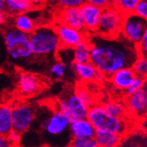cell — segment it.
<instances>
[{
    "label": "cell",
    "instance_id": "38",
    "mask_svg": "<svg viewBox=\"0 0 147 147\" xmlns=\"http://www.w3.org/2000/svg\"><path fill=\"white\" fill-rule=\"evenodd\" d=\"M144 91L147 93V77L144 78V86H143Z\"/></svg>",
    "mask_w": 147,
    "mask_h": 147
},
{
    "label": "cell",
    "instance_id": "15",
    "mask_svg": "<svg viewBox=\"0 0 147 147\" xmlns=\"http://www.w3.org/2000/svg\"><path fill=\"white\" fill-rule=\"evenodd\" d=\"M57 21L85 32V26L80 8L60 9L57 15Z\"/></svg>",
    "mask_w": 147,
    "mask_h": 147
},
{
    "label": "cell",
    "instance_id": "31",
    "mask_svg": "<svg viewBox=\"0 0 147 147\" xmlns=\"http://www.w3.org/2000/svg\"><path fill=\"white\" fill-rule=\"evenodd\" d=\"M133 13L147 21V0H139Z\"/></svg>",
    "mask_w": 147,
    "mask_h": 147
},
{
    "label": "cell",
    "instance_id": "30",
    "mask_svg": "<svg viewBox=\"0 0 147 147\" xmlns=\"http://www.w3.org/2000/svg\"><path fill=\"white\" fill-rule=\"evenodd\" d=\"M60 9L63 8H80L86 2V0H56Z\"/></svg>",
    "mask_w": 147,
    "mask_h": 147
},
{
    "label": "cell",
    "instance_id": "7",
    "mask_svg": "<svg viewBox=\"0 0 147 147\" xmlns=\"http://www.w3.org/2000/svg\"><path fill=\"white\" fill-rule=\"evenodd\" d=\"M147 26V21L134 13L126 14L123 20L121 36L133 45L138 46Z\"/></svg>",
    "mask_w": 147,
    "mask_h": 147
},
{
    "label": "cell",
    "instance_id": "13",
    "mask_svg": "<svg viewBox=\"0 0 147 147\" xmlns=\"http://www.w3.org/2000/svg\"><path fill=\"white\" fill-rule=\"evenodd\" d=\"M80 10L83 17L85 32L88 35L96 34L102 9L92 4L85 3L80 7Z\"/></svg>",
    "mask_w": 147,
    "mask_h": 147
},
{
    "label": "cell",
    "instance_id": "27",
    "mask_svg": "<svg viewBox=\"0 0 147 147\" xmlns=\"http://www.w3.org/2000/svg\"><path fill=\"white\" fill-rule=\"evenodd\" d=\"M74 92H76V94L81 99V100L88 107V108H90L92 105H93L95 103L94 99H93L92 93L84 86L81 85V86H77V88L75 89Z\"/></svg>",
    "mask_w": 147,
    "mask_h": 147
},
{
    "label": "cell",
    "instance_id": "16",
    "mask_svg": "<svg viewBox=\"0 0 147 147\" xmlns=\"http://www.w3.org/2000/svg\"><path fill=\"white\" fill-rule=\"evenodd\" d=\"M136 78V74L131 67L122 68L108 78L111 86L121 92H124Z\"/></svg>",
    "mask_w": 147,
    "mask_h": 147
},
{
    "label": "cell",
    "instance_id": "24",
    "mask_svg": "<svg viewBox=\"0 0 147 147\" xmlns=\"http://www.w3.org/2000/svg\"><path fill=\"white\" fill-rule=\"evenodd\" d=\"M132 70L134 71L136 76L146 78L147 77V57L138 54L134 63L131 65Z\"/></svg>",
    "mask_w": 147,
    "mask_h": 147
},
{
    "label": "cell",
    "instance_id": "39",
    "mask_svg": "<svg viewBox=\"0 0 147 147\" xmlns=\"http://www.w3.org/2000/svg\"><path fill=\"white\" fill-rule=\"evenodd\" d=\"M40 147H49V146H48V145H42V146H40Z\"/></svg>",
    "mask_w": 147,
    "mask_h": 147
},
{
    "label": "cell",
    "instance_id": "35",
    "mask_svg": "<svg viewBox=\"0 0 147 147\" xmlns=\"http://www.w3.org/2000/svg\"><path fill=\"white\" fill-rule=\"evenodd\" d=\"M0 147H18V146L13 144L9 140L7 136L0 135Z\"/></svg>",
    "mask_w": 147,
    "mask_h": 147
},
{
    "label": "cell",
    "instance_id": "25",
    "mask_svg": "<svg viewBox=\"0 0 147 147\" xmlns=\"http://www.w3.org/2000/svg\"><path fill=\"white\" fill-rule=\"evenodd\" d=\"M139 0H112V5L122 11L124 14H129L134 11Z\"/></svg>",
    "mask_w": 147,
    "mask_h": 147
},
{
    "label": "cell",
    "instance_id": "17",
    "mask_svg": "<svg viewBox=\"0 0 147 147\" xmlns=\"http://www.w3.org/2000/svg\"><path fill=\"white\" fill-rule=\"evenodd\" d=\"M69 130L72 138H93L96 132L95 128L87 118L71 121Z\"/></svg>",
    "mask_w": 147,
    "mask_h": 147
},
{
    "label": "cell",
    "instance_id": "22",
    "mask_svg": "<svg viewBox=\"0 0 147 147\" xmlns=\"http://www.w3.org/2000/svg\"><path fill=\"white\" fill-rule=\"evenodd\" d=\"M104 109L111 115L118 118H127L128 111L124 100H109L102 103Z\"/></svg>",
    "mask_w": 147,
    "mask_h": 147
},
{
    "label": "cell",
    "instance_id": "33",
    "mask_svg": "<svg viewBox=\"0 0 147 147\" xmlns=\"http://www.w3.org/2000/svg\"><path fill=\"white\" fill-rule=\"evenodd\" d=\"M21 133H20L19 131L15 130V129H11L10 131V133L7 135V138H9V140L16 146L19 145V144L21 141Z\"/></svg>",
    "mask_w": 147,
    "mask_h": 147
},
{
    "label": "cell",
    "instance_id": "19",
    "mask_svg": "<svg viewBox=\"0 0 147 147\" xmlns=\"http://www.w3.org/2000/svg\"><path fill=\"white\" fill-rule=\"evenodd\" d=\"M11 26H14L18 30L28 34H31L36 28L35 21L28 14V12H23L14 15Z\"/></svg>",
    "mask_w": 147,
    "mask_h": 147
},
{
    "label": "cell",
    "instance_id": "40",
    "mask_svg": "<svg viewBox=\"0 0 147 147\" xmlns=\"http://www.w3.org/2000/svg\"><path fill=\"white\" fill-rule=\"evenodd\" d=\"M139 147H146V146H139Z\"/></svg>",
    "mask_w": 147,
    "mask_h": 147
},
{
    "label": "cell",
    "instance_id": "6",
    "mask_svg": "<svg viewBox=\"0 0 147 147\" xmlns=\"http://www.w3.org/2000/svg\"><path fill=\"white\" fill-rule=\"evenodd\" d=\"M88 107L81 100L76 92H71L57 102V109L64 115L70 121L87 117Z\"/></svg>",
    "mask_w": 147,
    "mask_h": 147
},
{
    "label": "cell",
    "instance_id": "3",
    "mask_svg": "<svg viewBox=\"0 0 147 147\" xmlns=\"http://www.w3.org/2000/svg\"><path fill=\"white\" fill-rule=\"evenodd\" d=\"M30 46L35 57H47L57 54L61 48L54 26H41L29 34Z\"/></svg>",
    "mask_w": 147,
    "mask_h": 147
},
{
    "label": "cell",
    "instance_id": "23",
    "mask_svg": "<svg viewBox=\"0 0 147 147\" xmlns=\"http://www.w3.org/2000/svg\"><path fill=\"white\" fill-rule=\"evenodd\" d=\"M72 61L75 63H84L90 62L91 45L88 38L72 49Z\"/></svg>",
    "mask_w": 147,
    "mask_h": 147
},
{
    "label": "cell",
    "instance_id": "14",
    "mask_svg": "<svg viewBox=\"0 0 147 147\" xmlns=\"http://www.w3.org/2000/svg\"><path fill=\"white\" fill-rule=\"evenodd\" d=\"M72 71L82 82H100L106 78L91 62L84 63H72Z\"/></svg>",
    "mask_w": 147,
    "mask_h": 147
},
{
    "label": "cell",
    "instance_id": "10",
    "mask_svg": "<svg viewBox=\"0 0 147 147\" xmlns=\"http://www.w3.org/2000/svg\"><path fill=\"white\" fill-rule=\"evenodd\" d=\"M128 115L141 120L147 115V93L141 89L124 98Z\"/></svg>",
    "mask_w": 147,
    "mask_h": 147
},
{
    "label": "cell",
    "instance_id": "34",
    "mask_svg": "<svg viewBox=\"0 0 147 147\" xmlns=\"http://www.w3.org/2000/svg\"><path fill=\"white\" fill-rule=\"evenodd\" d=\"M86 2L96 5L101 9H105L112 5V0H86Z\"/></svg>",
    "mask_w": 147,
    "mask_h": 147
},
{
    "label": "cell",
    "instance_id": "36",
    "mask_svg": "<svg viewBox=\"0 0 147 147\" xmlns=\"http://www.w3.org/2000/svg\"><path fill=\"white\" fill-rule=\"evenodd\" d=\"M6 20H7V13L5 11H0V28H4V26H5Z\"/></svg>",
    "mask_w": 147,
    "mask_h": 147
},
{
    "label": "cell",
    "instance_id": "20",
    "mask_svg": "<svg viewBox=\"0 0 147 147\" xmlns=\"http://www.w3.org/2000/svg\"><path fill=\"white\" fill-rule=\"evenodd\" d=\"M12 129V106L0 104V135L7 136Z\"/></svg>",
    "mask_w": 147,
    "mask_h": 147
},
{
    "label": "cell",
    "instance_id": "4",
    "mask_svg": "<svg viewBox=\"0 0 147 147\" xmlns=\"http://www.w3.org/2000/svg\"><path fill=\"white\" fill-rule=\"evenodd\" d=\"M96 130H106L123 136L128 130L126 118H118L111 115L104 109L102 103L92 105L86 117Z\"/></svg>",
    "mask_w": 147,
    "mask_h": 147
},
{
    "label": "cell",
    "instance_id": "12",
    "mask_svg": "<svg viewBox=\"0 0 147 147\" xmlns=\"http://www.w3.org/2000/svg\"><path fill=\"white\" fill-rule=\"evenodd\" d=\"M42 88L40 78L29 71H20L17 77V89L22 97L35 95Z\"/></svg>",
    "mask_w": 147,
    "mask_h": 147
},
{
    "label": "cell",
    "instance_id": "18",
    "mask_svg": "<svg viewBox=\"0 0 147 147\" xmlns=\"http://www.w3.org/2000/svg\"><path fill=\"white\" fill-rule=\"evenodd\" d=\"M122 135L110 131L96 130L93 138L99 147H118L122 142Z\"/></svg>",
    "mask_w": 147,
    "mask_h": 147
},
{
    "label": "cell",
    "instance_id": "11",
    "mask_svg": "<svg viewBox=\"0 0 147 147\" xmlns=\"http://www.w3.org/2000/svg\"><path fill=\"white\" fill-rule=\"evenodd\" d=\"M70 119L58 110H55L42 124L43 130L49 137L57 138L63 135L70 129ZM70 131V130H69Z\"/></svg>",
    "mask_w": 147,
    "mask_h": 147
},
{
    "label": "cell",
    "instance_id": "1",
    "mask_svg": "<svg viewBox=\"0 0 147 147\" xmlns=\"http://www.w3.org/2000/svg\"><path fill=\"white\" fill-rule=\"evenodd\" d=\"M91 45L90 62L108 78L116 71L131 67L138 56L137 46L123 36L107 38L97 34L88 35Z\"/></svg>",
    "mask_w": 147,
    "mask_h": 147
},
{
    "label": "cell",
    "instance_id": "9",
    "mask_svg": "<svg viewBox=\"0 0 147 147\" xmlns=\"http://www.w3.org/2000/svg\"><path fill=\"white\" fill-rule=\"evenodd\" d=\"M53 26L57 31L62 48L74 49L78 44L88 38V34L86 32L78 30L61 22L57 21Z\"/></svg>",
    "mask_w": 147,
    "mask_h": 147
},
{
    "label": "cell",
    "instance_id": "26",
    "mask_svg": "<svg viewBox=\"0 0 147 147\" xmlns=\"http://www.w3.org/2000/svg\"><path fill=\"white\" fill-rule=\"evenodd\" d=\"M67 72V65L65 63L58 60L53 63L49 68V73L55 78H63Z\"/></svg>",
    "mask_w": 147,
    "mask_h": 147
},
{
    "label": "cell",
    "instance_id": "29",
    "mask_svg": "<svg viewBox=\"0 0 147 147\" xmlns=\"http://www.w3.org/2000/svg\"><path fill=\"white\" fill-rule=\"evenodd\" d=\"M144 81V78L136 76V78L131 82V84L129 85V86L123 92V95L124 96L130 95V94H132V93H134V92H136L143 89Z\"/></svg>",
    "mask_w": 147,
    "mask_h": 147
},
{
    "label": "cell",
    "instance_id": "21",
    "mask_svg": "<svg viewBox=\"0 0 147 147\" xmlns=\"http://www.w3.org/2000/svg\"><path fill=\"white\" fill-rule=\"evenodd\" d=\"M5 12L10 16H14L20 13L28 12L33 7V0H5Z\"/></svg>",
    "mask_w": 147,
    "mask_h": 147
},
{
    "label": "cell",
    "instance_id": "2",
    "mask_svg": "<svg viewBox=\"0 0 147 147\" xmlns=\"http://www.w3.org/2000/svg\"><path fill=\"white\" fill-rule=\"evenodd\" d=\"M2 36L7 55L12 62L22 63L28 61L34 57L30 46L29 34L11 26L4 28Z\"/></svg>",
    "mask_w": 147,
    "mask_h": 147
},
{
    "label": "cell",
    "instance_id": "8",
    "mask_svg": "<svg viewBox=\"0 0 147 147\" xmlns=\"http://www.w3.org/2000/svg\"><path fill=\"white\" fill-rule=\"evenodd\" d=\"M34 117V109L31 105L28 103L16 104L12 107V129L24 134L33 125Z\"/></svg>",
    "mask_w": 147,
    "mask_h": 147
},
{
    "label": "cell",
    "instance_id": "37",
    "mask_svg": "<svg viewBox=\"0 0 147 147\" xmlns=\"http://www.w3.org/2000/svg\"><path fill=\"white\" fill-rule=\"evenodd\" d=\"M0 11H6L5 0H0Z\"/></svg>",
    "mask_w": 147,
    "mask_h": 147
},
{
    "label": "cell",
    "instance_id": "32",
    "mask_svg": "<svg viewBox=\"0 0 147 147\" xmlns=\"http://www.w3.org/2000/svg\"><path fill=\"white\" fill-rule=\"evenodd\" d=\"M137 49H138V54L147 57V26L144 31V34L142 37L141 42L137 46Z\"/></svg>",
    "mask_w": 147,
    "mask_h": 147
},
{
    "label": "cell",
    "instance_id": "28",
    "mask_svg": "<svg viewBox=\"0 0 147 147\" xmlns=\"http://www.w3.org/2000/svg\"><path fill=\"white\" fill-rule=\"evenodd\" d=\"M69 147H99L94 138H71Z\"/></svg>",
    "mask_w": 147,
    "mask_h": 147
},
{
    "label": "cell",
    "instance_id": "5",
    "mask_svg": "<svg viewBox=\"0 0 147 147\" xmlns=\"http://www.w3.org/2000/svg\"><path fill=\"white\" fill-rule=\"evenodd\" d=\"M124 17V13L114 5L102 9L96 34L107 38L119 37Z\"/></svg>",
    "mask_w": 147,
    "mask_h": 147
}]
</instances>
